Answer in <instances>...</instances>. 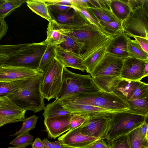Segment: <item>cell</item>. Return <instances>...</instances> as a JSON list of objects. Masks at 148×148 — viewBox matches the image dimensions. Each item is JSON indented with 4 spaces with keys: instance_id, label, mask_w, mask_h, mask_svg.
Returning a JSON list of instances; mask_svg holds the SVG:
<instances>
[{
    "instance_id": "cell-47",
    "label": "cell",
    "mask_w": 148,
    "mask_h": 148,
    "mask_svg": "<svg viewBox=\"0 0 148 148\" xmlns=\"http://www.w3.org/2000/svg\"><path fill=\"white\" fill-rule=\"evenodd\" d=\"M72 6H80L85 8H89L88 0H72Z\"/></svg>"
},
{
    "instance_id": "cell-29",
    "label": "cell",
    "mask_w": 148,
    "mask_h": 148,
    "mask_svg": "<svg viewBox=\"0 0 148 148\" xmlns=\"http://www.w3.org/2000/svg\"><path fill=\"white\" fill-rule=\"evenodd\" d=\"M30 79L0 82V97L8 96L14 93Z\"/></svg>"
},
{
    "instance_id": "cell-59",
    "label": "cell",
    "mask_w": 148,
    "mask_h": 148,
    "mask_svg": "<svg viewBox=\"0 0 148 148\" xmlns=\"http://www.w3.org/2000/svg\"><path fill=\"white\" fill-rule=\"evenodd\" d=\"M148 148V147H147V148Z\"/></svg>"
},
{
    "instance_id": "cell-16",
    "label": "cell",
    "mask_w": 148,
    "mask_h": 148,
    "mask_svg": "<svg viewBox=\"0 0 148 148\" xmlns=\"http://www.w3.org/2000/svg\"><path fill=\"white\" fill-rule=\"evenodd\" d=\"M73 113L44 119V124L49 138L55 139L70 130V124Z\"/></svg>"
},
{
    "instance_id": "cell-15",
    "label": "cell",
    "mask_w": 148,
    "mask_h": 148,
    "mask_svg": "<svg viewBox=\"0 0 148 148\" xmlns=\"http://www.w3.org/2000/svg\"><path fill=\"white\" fill-rule=\"evenodd\" d=\"M145 60L128 57L124 59L120 77L122 79L138 81L144 77Z\"/></svg>"
},
{
    "instance_id": "cell-45",
    "label": "cell",
    "mask_w": 148,
    "mask_h": 148,
    "mask_svg": "<svg viewBox=\"0 0 148 148\" xmlns=\"http://www.w3.org/2000/svg\"><path fill=\"white\" fill-rule=\"evenodd\" d=\"M8 29L5 18H0V40L6 35Z\"/></svg>"
},
{
    "instance_id": "cell-5",
    "label": "cell",
    "mask_w": 148,
    "mask_h": 148,
    "mask_svg": "<svg viewBox=\"0 0 148 148\" xmlns=\"http://www.w3.org/2000/svg\"><path fill=\"white\" fill-rule=\"evenodd\" d=\"M127 111L116 112L111 116L104 139L109 140L127 135L140 126L147 118Z\"/></svg>"
},
{
    "instance_id": "cell-23",
    "label": "cell",
    "mask_w": 148,
    "mask_h": 148,
    "mask_svg": "<svg viewBox=\"0 0 148 148\" xmlns=\"http://www.w3.org/2000/svg\"><path fill=\"white\" fill-rule=\"evenodd\" d=\"M95 84L101 90L113 92L117 85L122 79L116 76H104L92 78Z\"/></svg>"
},
{
    "instance_id": "cell-37",
    "label": "cell",
    "mask_w": 148,
    "mask_h": 148,
    "mask_svg": "<svg viewBox=\"0 0 148 148\" xmlns=\"http://www.w3.org/2000/svg\"><path fill=\"white\" fill-rule=\"evenodd\" d=\"M17 137L11 141L10 144L16 146L31 145L32 143L34 136L29 132L18 134Z\"/></svg>"
},
{
    "instance_id": "cell-44",
    "label": "cell",
    "mask_w": 148,
    "mask_h": 148,
    "mask_svg": "<svg viewBox=\"0 0 148 148\" xmlns=\"http://www.w3.org/2000/svg\"><path fill=\"white\" fill-rule=\"evenodd\" d=\"M148 123L145 121L139 127V134L143 138H148Z\"/></svg>"
},
{
    "instance_id": "cell-34",
    "label": "cell",
    "mask_w": 148,
    "mask_h": 148,
    "mask_svg": "<svg viewBox=\"0 0 148 148\" xmlns=\"http://www.w3.org/2000/svg\"><path fill=\"white\" fill-rule=\"evenodd\" d=\"M55 46L47 45L37 69L39 72L43 73L46 68L55 58Z\"/></svg>"
},
{
    "instance_id": "cell-14",
    "label": "cell",
    "mask_w": 148,
    "mask_h": 148,
    "mask_svg": "<svg viewBox=\"0 0 148 148\" xmlns=\"http://www.w3.org/2000/svg\"><path fill=\"white\" fill-rule=\"evenodd\" d=\"M49 12L51 19L55 20L60 26L65 29H75L89 24L72 7L62 13Z\"/></svg>"
},
{
    "instance_id": "cell-28",
    "label": "cell",
    "mask_w": 148,
    "mask_h": 148,
    "mask_svg": "<svg viewBox=\"0 0 148 148\" xmlns=\"http://www.w3.org/2000/svg\"><path fill=\"white\" fill-rule=\"evenodd\" d=\"M127 49L129 57L143 60H148V53L143 49L136 40L132 39L129 37Z\"/></svg>"
},
{
    "instance_id": "cell-25",
    "label": "cell",
    "mask_w": 148,
    "mask_h": 148,
    "mask_svg": "<svg viewBox=\"0 0 148 148\" xmlns=\"http://www.w3.org/2000/svg\"><path fill=\"white\" fill-rule=\"evenodd\" d=\"M73 113L66 109L58 100L56 99L53 102L47 105L42 115L44 119H46Z\"/></svg>"
},
{
    "instance_id": "cell-18",
    "label": "cell",
    "mask_w": 148,
    "mask_h": 148,
    "mask_svg": "<svg viewBox=\"0 0 148 148\" xmlns=\"http://www.w3.org/2000/svg\"><path fill=\"white\" fill-rule=\"evenodd\" d=\"M55 58L64 67H69L83 72L86 70V67L80 56L65 50L59 45L55 46Z\"/></svg>"
},
{
    "instance_id": "cell-48",
    "label": "cell",
    "mask_w": 148,
    "mask_h": 148,
    "mask_svg": "<svg viewBox=\"0 0 148 148\" xmlns=\"http://www.w3.org/2000/svg\"><path fill=\"white\" fill-rule=\"evenodd\" d=\"M44 1L46 3H55L71 6L72 5V0H44Z\"/></svg>"
},
{
    "instance_id": "cell-8",
    "label": "cell",
    "mask_w": 148,
    "mask_h": 148,
    "mask_svg": "<svg viewBox=\"0 0 148 148\" xmlns=\"http://www.w3.org/2000/svg\"><path fill=\"white\" fill-rule=\"evenodd\" d=\"M64 67L55 58L43 73L40 91L44 98L48 101L56 99L61 90Z\"/></svg>"
},
{
    "instance_id": "cell-26",
    "label": "cell",
    "mask_w": 148,
    "mask_h": 148,
    "mask_svg": "<svg viewBox=\"0 0 148 148\" xmlns=\"http://www.w3.org/2000/svg\"><path fill=\"white\" fill-rule=\"evenodd\" d=\"M26 3L27 6L33 12L49 22L52 20L44 0H27Z\"/></svg>"
},
{
    "instance_id": "cell-32",
    "label": "cell",
    "mask_w": 148,
    "mask_h": 148,
    "mask_svg": "<svg viewBox=\"0 0 148 148\" xmlns=\"http://www.w3.org/2000/svg\"><path fill=\"white\" fill-rule=\"evenodd\" d=\"M88 8L100 22H116L122 23L118 20L111 11L101 8Z\"/></svg>"
},
{
    "instance_id": "cell-40",
    "label": "cell",
    "mask_w": 148,
    "mask_h": 148,
    "mask_svg": "<svg viewBox=\"0 0 148 148\" xmlns=\"http://www.w3.org/2000/svg\"><path fill=\"white\" fill-rule=\"evenodd\" d=\"M148 84L141 81L134 90L130 100L148 97Z\"/></svg>"
},
{
    "instance_id": "cell-11",
    "label": "cell",
    "mask_w": 148,
    "mask_h": 148,
    "mask_svg": "<svg viewBox=\"0 0 148 148\" xmlns=\"http://www.w3.org/2000/svg\"><path fill=\"white\" fill-rule=\"evenodd\" d=\"M124 59L106 52L90 75L92 78L104 76H116L120 77Z\"/></svg>"
},
{
    "instance_id": "cell-4",
    "label": "cell",
    "mask_w": 148,
    "mask_h": 148,
    "mask_svg": "<svg viewBox=\"0 0 148 148\" xmlns=\"http://www.w3.org/2000/svg\"><path fill=\"white\" fill-rule=\"evenodd\" d=\"M100 90L90 74L75 73L64 67L62 87L56 99L58 100L76 93H92Z\"/></svg>"
},
{
    "instance_id": "cell-24",
    "label": "cell",
    "mask_w": 148,
    "mask_h": 148,
    "mask_svg": "<svg viewBox=\"0 0 148 148\" xmlns=\"http://www.w3.org/2000/svg\"><path fill=\"white\" fill-rule=\"evenodd\" d=\"M109 45L98 49L83 60L87 73L90 74L93 71L106 53Z\"/></svg>"
},
{
    "instance_id": "cell-49",
    "label": "cell",
    "mask_w": 148,
    "mask_h": 148,
    "mask_svg": "<svg viewBox=\"0 0 148 148\" xmlns=\"http://www.w3.org/2000/svg\"><path fill=\"white\" fill-rule=\"evenodd\" d=\"M31 145L32 148H44V145L42 141L38 138H36Z\"/></svg>"
},
{
    "instance_id": "cell-3",
    "label": "cell",
    "mask_w": 148,
    "mask_h": 148,
    "mask_svg": "<svg viewBox=\"0 0 148 148\" xmlns=\"http://www.w3.org/2000/svg\"><path fill=\"white\" fill-rule=\"evenodd\" d=\"M43 75V73L29 79L16 91L7 96L26 111L36 113L44 110V98L40 91Z\"/></svg>"
},
{
    "instance_id": "cell-7",
    "label": "cell",
    "mask_w": 148,
    "mask_h": 148,
    "mask_svg": "<svg viewBox=\"0 0 148 148\" xmlns=\"http://www.w3.org/2000/svg\"><path fill=\"white\" fill-rule=\"evenodd\" d=\"M148 0L133 9L122 23L123 32L128 37H138L148 40Z\"/></svg>"
},
{
    "instance_id": "cell-10",
    "label": "cell",
    "mask_w": 148,
    "mask_h": 148,
    "mask_svg": "<svg viewBox=\"0 0 148 148\" xmlns=\"http://www.w3.org/2000/svg\"><path fill=\"white\" fill-rule=\"evenodd\" d=\"M111 116L101 115L89 117L82 126L81 133L98 139H105Z\"/></svg>"
},
{
    "instance_id": "cell-39",
    "label": "cell",
    "mask_w": 148,
    "mask_h": 148,
    "mask_svg": "<svg viewBox=\"0 0 148 148\" xmlns=\"http://www.w3.org/2000/svg\"><path fill=\"white\" fill-rule=\"evenodd\" d=\"M107 141L109 148H130L127 135Z\"/></svg>"
},
{
    "instance_id": "cell-43",
    "label": "cell",
    "mask_w": 148,
    "mask_h": 148,
    "mask_svg": "<svg viewBox=\"0 0 148 148\" xmlns=\"http://www.w3.org/2000/svg\"><path fill=\"white\" fill-rule=\"evenodd\" d=\"M84 148H109L108 144L103 139H100Z\"/></svg>"
},
{
    "instance_id": "cell-13",
    "label": "cell",
    "mask_w": 148,
    "mask_h": 148,
    "mask_svg": "<svg viewBox=\"0 0 148 148\" xmlns=\"http://www.w3.org/2000/svg\"><path fill=\"white\" fill-rule=\"evenodd\" d=\"M82 125L69 130L58 138V141L63 148L66 147L84 148L100 139L82 133L80 130Z\"/></svg>"
},
{
    "instance_id": "cell-6",
    "label": "cell",
    "mask_w": 148,
    "mask_h": 148,
    "mask_svg": "<svg viewBox=\"0 0 148 148\" xmlns=\"http://www.w3.org/2000/svg\"><path fill=\"white\" fill-rule=\"evenodd\" d=\"M47 46L44 41L39 43H27L24 47L8 57L3 64L37 71Z\"/></svg>"
},
{
    "instance_id": "cell-42",
    "label": "cell",
    "mask_w": 148,
    "mask_h": 148,
    "mask_svg": "<svg viewBox=\"0 0 148 148\" xmlns=\"http://www.w3.org/2000/svg\"><path fill=\"white\" fill-rule=\"evenodd\" d=\"M46 3L47 5L49 12L53 13H61L64 12L72 7L71 6L59 4Z\"/></svg>"
},
{
    "instance_id": "cell-2",
    "label": "cell",
    "mask_w": 148,
    "mask_h": 148,
    "mask_svg": "<svg viewBox=\"0 0 148 148\" xmlns=\"http://www.w3.org/2000/svg\"><path fill=\"white\" fill-rule=\"evenodd\" d=\"M61 99L115 112L127 111L130 108L126 100L114 92L102 90L92 93H76Z\"/></svg>"
},
{
    "instance_id": "cell-22",
    "label": "cell",
    "mask_w": 148,
    "mask_h": 148,
    "mask_svg": "<svg viewBox=\"0 0 148 148\" xmlns=\"http://www.w3.org/2000/svg\"><path fill=\"white\" fill-rule=\"evenodd\" d=\"M110 8L114 14L122 23L132 11L127 0H111Z\"/></svg>"
},
{
    "instance_id": "cell-20",
    "label": "cell",
    "mask_w": 148,
    "mask_h": 148,
    "mask_svg": "<svg viewBox=\"0 0 148 148\" xmlns=\"http://www.w3.org/2000/svg\"><path fill=\"white\" fill-rule=\"evenodd\" d=\"M47 33V38L44 41L47 45L54 46L59 45L65 40L63 28L54 20L49 22Z\"/></svg>"
},
{
    "instance_id": "cell-27",
    "label": "cell",
    "mask_w": 148,
    "mask_h": 148,
    "mask_svg": "<svg viewBox=\"0 0 148 148\" xmlns=\"http://www.w3.org/2000/svg\"><path fill=\"white\" fill-rule=\"evenodd\" d=\"M130 108L127 111L148 117V97L127 101Z\"/></svg>"
},
{
    "instance_id": "cell-46",
    "label": "cell",
    "mask_w": 148,
    "mask_h": 148,
    "mask_svg": "<svg viewBox=\"0 0 148 148\" xmlns=\"http://www.w3.org/2000/svg\"><path fill=\"white\" fill-rule=\"evenodd\" d=\"M143 49L148 53V40L144 38L138 37H134Z\"/></svg>"
},
{
    "instance_id": "cell-41",
    "label": "cell",
    "mask_w": 148,
    "mask_h": 148,
    "mask_svg": "<svg viewBox=\"0 0 148 148\" xmlns=\"http://www.w3.org/2000/svg\"><path fill=\"white\" fill-rule=\"evenodd\" d=\"M89 117L79 113H73L70 124V130L82 125Z\"/></svg>"
},
{
    "instance_id": "cell-38",
    "label": "cell",
    "mask_w": 148,
    "mask_h": 148,
    "mask_svg": "<svg viewBox=\"0 0 148 148\" xmlns=\"http://www.w3.org/2000/svg\"><path fill=\"white\" fill-rule=\"evenodd\" d=\"M102 29L110 34L115 35L123 32L122 23L116 22H100Z\"/></svg>"
},
{
    "instance_id": "cell-33",
    "label": "cell",
    "mask_w": 148,
    "mask_h": 148,
    "mask_svg": "<svg viewBox=\"0 0 148 148\" xmlns=\"http://www.w3.org/2000/svg\"><path fill=\"white\" fill-rule=\"evenodd\" d=\"M27 0H5L0 7V18H5Z\"/></svg>"
},
{
    "instance_id": "cell-12",
    "label": "cell",
    "mask_w": 148,
    "mask_h": 148,
    "mask_svg": "<svg viewBox=\"0 0 148 148\" xmlns=\"http://www.w3.org/2000/svg\"><path fill=\"white\" fill-rule=\"evenodd\" d=\"M42 73L36 70L19 66L0 65V82L30 79Z\"/></svg>"
},
{
    "instance_id": "cell-9",
    "label": "cell",
    "mask_w": 148,
    "mask_h": 148,
    "mask_svg": "<svg viewBox=\"0 0 148 148\" xmlns=\"http://www.w3.org/2000/svg\"><path fill=\"white\" fill-rule=\"evenodd\" d=\"M26 111L7 96L0 99V127L6 124L23 121Z\"/></svg>"
},
{
    "instance_id": "cell-54",
    "label": "cell",
    "mask_w": 148,
    "mask_h": 148,
    "mask_svg": "<svg viewBox=\"0 0 148 148\" xmlns=\"http://www.w3.org/2000/svg\"><path fill=\"white\" fill-rule=\"evenodd\" d=\"M55 146V148H63L62 146L58 141H55L53 142Z\"/></svg>"
},
{
    "instance_id": "cell-1",
    "label": "cell",
    "mask_w": 148,
    "mask_h": 148,
    "mask_svg": "<svg viewBox=\"0 0 148 148\" xmlns=\"http://www.w3.org/2000/svg\"><path fill=\"white\" fill-rule=\"evenodd\" d=\"M63 28L64 33L83 46V60L98 49L109 45L116 36L90 24L75 29Z\"/></svg>"
},
{
    "instance_id": "cell-19",
    "label": "cell",
    "mask_w": 148,
    "mask_h": 148,
    "mask_svg": "<svg viewBox=\"0 0 148 148\" xmlns=\"http://www.w3.org/2000/svg\"><path fill=\"white\" fill-rule=\"evenodd\" d=\"M128 38L124 32L115 36L108 47L106 52L123 59L129 57L127 49Z\"/></svg>"
},
{
    "instance_id": "cell-55",
    "label": "cell",
    "mask_w": 148,
    "mask_h": 148,
    "mask_svg": "<svg viewBox=\"0 0 148 148\" xmlns=\"http://www.w3.org/2000/svg\"><path fill=\"white\" fill-rule=\"evenodd\" d=\"M26 147V146H16L15 147H9L8 148H25Z\"/></svg>"
},
{
    "instance_id": "cell-30",
    "label": "cell",
    "mask_w": 148,
    "mask_h": 148,
    "mask_svg": "<svg viewBox=\"0 0 148 148\" xmlns=\"http://www.w3.org/2000/svg\"><path fill=\"white\" fill-rule=\"evenodd\" d=\"M64 34L65 40L59 46L65 50L76 54L81 57L84 52L83 46L64 33Z\"/></svg>"
},
{
    "instance_id": "cell-35",
    "label": "cell",
    "mask_w": 148,
    "mask_h": 148,
    "mask_svg": "<svg viewBox=\"0 0 148 148\" xmlns=\"http://www.w3.org/2000/svg\"><path fill=\"white\" fill-rule=\"evenodd\" d=\"M72 7L86 19L89 24L93 25L103 29L102 25L100 22L98 20L88 8L78 6H72Z\"/></svg>"
},
{
    "instance_id": "cell-56",
    "label": "cell",
    "mask_w": 148,
    "mask_h": 148,
    "mask_svg": "<svg viewBox=\"0 0 148 148\" xmlns=\"http://www.w3.org/2000/svg\"><path fill=\"white\" fill-rule=\"evenodd\" d=\"M5 0H0V7L5 2Z\"/></svg>"
},
{
    "instance_id": "cell-17",
    "label": "cell",
    "mask_w": 148,
    "mask_h": 148,
    "mask_svg": "<svg viewBox=\"0 0 148 148\" xmlns=\"http://www.w3.org/2000/svg\"><path fill=\"white\" fill-rule=\"evenodd\" d=\"M58 100L69 111L72 113L81 114L87 117L101 115L111 116L114 113L117 112L97 107L81 104L62 99Z\"/></svg>"
},
{
    "instance_id": "cell-21",
    "label": "cell",
    "mask_w": 148,
    "mask_h": 148,
    "mask_svg": "<svg viewBox=\"0 0 148 148\" xmlns=\"http://www.w3.org/2000/svg\"><path fill=\"white\" fill-rule=\"evenodd\" d=\"M140 82L122 79L113 92L127 101H130L134 90Z\"/></svg>"
},
{
    "instance_id": "cell-57",
    "label": "cell",
    "mask_w": 148,
    "mask_h": 148,
    "mask_svg": "<svg viewBox=\"0 0 148 148\" xmlns=\"http://www.w3.org/2000/svg\"><path fill=\"white\" fill-rule=\"evenodd\" d=\"M64 148H75L72 147H66Z\"/></svg>"
},
{
    "instance_id": "cell-50",
    "label": "cell",
    "mask_w": 148,
    "mask_h": 148,
    "mask_svg": "<svg viewBox=\"0 0 148 148\" xmlns=\"http://www.w3.org/2000/svg\"><path fill=\"white\" fill-rule=\"evenodd\" d=\"M144 0H127V1L132 10L136 7L140 5Z\"/></svg>"
},
{
    "instance_id": "cell-52",
    "label": "cell",
    "mask_w": 148,
    "mask_h": 148,
    "mask_svg": "<svg viewBox=\"0 0 148 148\" xmlns=\"http://www.w3.org/2000/svg\"><path fill=\"white\" fill-rule=\"evenodd\" d=\"M148 75V60L145 64L144 69V77H147Z\"/></svg>"
},
{
    "instance_id": "cell-36",
    "label": "cell",
    "mask_w": 148,
    "mask_h": 148,
    "mask_svg": "<svg viewBox=\"0 0 148 148\" xmlns=\"http://www.w3.org/2000/svg\"><path fill=\"white\" fill-rule=\"evenodd\" d=\"M38 118V117L35 115L25 118L22 121L23 123L21 128L14 134L10 136H16L19 134L29 132L30 131L32 130L35 128Z\"/></svg>"
},
{
    "instance_id": "cell-51",
    "label": "cell",
    "mask_w": 148,
    "mask_h": 148,
    "mask_svg": "<svg viewBox=\"0 0 148 148\" xmlns=\"http://www.w3.org/2000/svg\"><path fill=\"white\" fill-rule=\"evenodd\" d=\"M44 145V148H55L53 142L49 141L47 138H44L42 140Z\"/></svg>"
},
{
    "instance_id": "cell-58",
    "label": "cell",
    "mask_w": 148,
    "mask_h": 148,
    "mask_svg": "<svg viewBox=\"0 0 148 148\" xmlns=\"http://www.w3.org/2000/svg\"><path fill=\"white\" fill-rule=\"evenodd\" d=\"M2 98V97H0V99H1Z\"/></svg>"
},
{
    "instance_id": "cell-31",
    "label": "cell",
    "mask_w": 148,
    "mask_h": 148,
    "mask_svg": "<svg viewBox=\"0 0 148 148\" xmlns=\"http://www.w3.org/2000/svg\"><path fill=\"white\" fill-rule=\"evenodd\" d=\"M139 127L127 134L130 148L148 147V139L143 138L140 137L139 134Z\"/></svg>"
},
{
    "instance_id": "cell-53",
    "label": "cell",
    "mask_w": 148,
    "mask_h": 148,
    "mask_svg": "<svg viewBox=\"0 0 148 148\" xmlns=\"http://www.w3.org/2000/svg\"><path fill=\"white\" fill-rule=\"evenodd\" d=\"M8 57L6 55L0 54V65L3 64Z\"/></svg>"
}]
</instances>
